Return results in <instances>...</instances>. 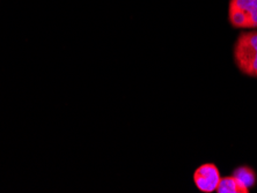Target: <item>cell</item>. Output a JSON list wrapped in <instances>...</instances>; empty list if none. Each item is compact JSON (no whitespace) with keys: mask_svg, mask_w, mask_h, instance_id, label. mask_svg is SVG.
<instances>
[{"mask_svg":"<svg viewBox=\"0 0 257 193\" xmlns=\"http://www.w3.org/2000/svg\"><path fill=\"white\" fill-rule=\"evenodd\" d=\"M233 176L243 185L244 187H247L248 190H250L251 187H254L257 181V175L255 170L250 168L248 165H241L237 166L236 169H234Z\"/></svg>","mask_w":257,"mask_h":193,"instance_id":"obj_4","label":"cell"},{"mask_svg":"<svg viewBox=\"0 0 257 193\" xmlns=\"http://www.w3.org/2000/svg\"><path fill=\"white\" fill-rule=\"evenodd\" d=\"M228 22L234 29H257V0H229Z\"/></svg>","mask_w":257,"mask_h":193,"instance_id":"obj_2","label":"cell"},{"mask_svg":"<svg viewBox=\"0 0 257 193\" xmlns=\"http://www.w3.org/2000/svg\"><path fill=\"white\" fill-rule=\"evenodd\" d=\"M218 193H248L249 190L247 187H244L242 184L240 183L234 176H227L222 177L219 180L218 187H217Z\"/></svg>","mask_w":257,"mask_h":193,"instance_id":"obj_5","label":"cell"},{"mask_svg":"<svg viewBox=\"0 0 257 193\" xmlns=\"http://www.w3.org/2000/svg\"><path fill=\"white\" fill-rule=\"evenodd\" d=\"M220 172L214 163H204L199 165L194 172V181L200 192L211 193L217 190Z\"/></svg>","mask_w":257,"mask_h":193,"instance_id":"obj_3","label":"cell"},{"mask_svg":"<svg viewBox=\"0 0 257 193\" xmlns=\"http://www.w3.org/2000/svg\"><path fill=\"white\" fill-rule=\"evenodd\" d=\"M233 56L241 73L257 79V30L240 33L234 44Z\"/></svg>","mask_w":257,"mask_h":193,"instance_id":"obj_1","label":"cell"}]
</instances>
